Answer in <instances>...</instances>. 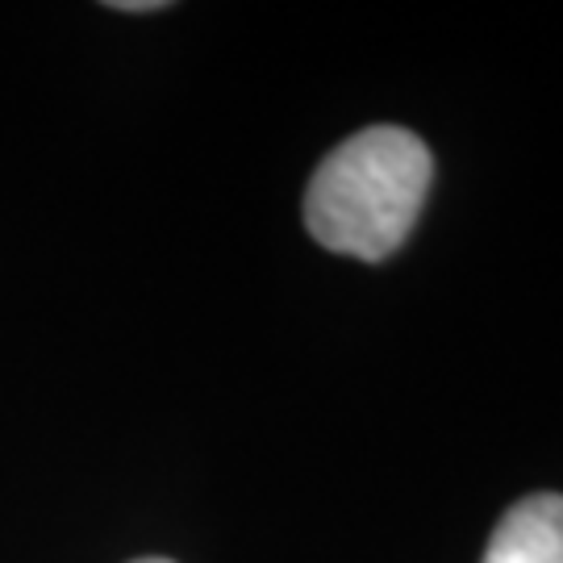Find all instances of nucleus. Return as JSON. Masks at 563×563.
<instances>
[{
	"label": "nucleus",
	"mask_w": 563,
	"mask_h": 563,
	"mask_svg": "<svg viewBox=\"0 0 563 563\" xmlns=\"http://www.w3.org/2000/svg\"><path fill=\"white\" fill-rule=\"evenodd\" d=\"M434 159L401 125H372L339 142L305 192V225L334 255L380 263L401 251L430 192Z\"/></svg>",
	"instance_id": "obj_1"
},
{
	"label": "nucleus",
	"mask_w": 563,
	"mask_h": 563,
	"mask_svg": "<svg viewBox=\"0 0 563 563\" xmlns=\"http://www.w3.org/2000/svg\"><path fill=\"white\" fill-rule=\"evenodd\" d=\"M484 563H563V497H522L493 530Z\"/></svg>",
	"instance_id": "obj_2"
},
{
	"label": "nucleus",
	"mask_w": 563,
	"mask_h": 563,
	"mask_svg": "<svg viewBox=\"0 0 563 563\" xmlns=\"http://www.w3.org/2000/svg\"><path fill=\"white\" fill-rule=\"evenodd\" d=\"M113 9H125V13H146V9H163L159 0H125V4H113Z\"/></svg>",
	"instance_id": "obj_3"
},
{
	"label": "nucleus",
	"mask_w": 563,
	"mask_h": 563,
	"mask_svg": "<svg viewBox=\"0 0 563 563\" xmlns=\"http://www.w3.org/2000/svg\"><path fill=\"white\" fill-rule=\"evenodd\" d=\"M134 563H172V560H134Z\"/></svg>",
	"instance_id": "obj_4"
}]
</instances>
